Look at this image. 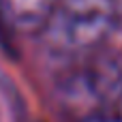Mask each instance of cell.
I'll return each mask as SVG.
<instances>
[{"label":"cell","mask_w":122,"mask_h":122,"mask_svg":"<svg viewBox=\"0 0 122 122\" xmlns=\"http://www.w3.org/2000/svg\"><path fill=\"white\" fill-rule=\"evenodd\" d=\"M120 21V0H58L41 39L51 56L84 58L101 49Z\"/></svg>","instance_id":"6da1fadb"},{"label":"cell","mask_w":122,"mask_h":122,"mask_svg":"<svg viewBox=\"0 0 122 122\" xmlns=\"http://www.w3.org/2000/svg\"><path fill=\"white\" fill-rule=\"evenodd\" d=\"M122 97V62L90 58L73 66L56 84V105L73 122L81 120Z\"/></svg>","instance_id":"7a4b0ae2"},{"label":"cell","mask_w":122,"mask_h":122,"mask_svg":"<svg viewBox=\"0 0 122 122\" xmlns=\"http://www.w3.org/2000/svg\"><path fill=\"white\" fill-rule=\"evenodd\" d=\"M58 0H0V26L11 36L41 34Z\"/></svg>","instance_id":"3957f363"},{"label":"cell","mask_w":122,"mask_h":122,"mask_svg":"<svg viewBox=\"0 0 122 122\" xmlns=\"http://www.w3.org/2000/svg\"><path fill=\"white\" fill-rule=\"evenodd\" d=\"M77 122H122V97L118 101L109 103L107 107H103V109H99V112H94Z\"/></svg>","instance_id":"277c9868"}]
</instances>
